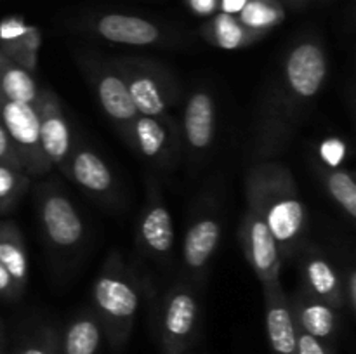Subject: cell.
Wrapping results in <instances>:
<instances>
[{
	"label": "cell",
	"mask_w": 356,
	"mask_h": 354,
	"mask_svg": "<svg viewBox=\"0 0 356 354\" xmlns=\"http://www.w3.org/2000/svg\"><path fill=\"white\" fill-rule=\"evenodd\" d=\"M329 62L316 40H302L291 49L284 62V92L287 101L305 104L315 99L325 83Z\"/></svg>",
	"instance_id": "4"
},
{
	"label": "cell",
	"mask_w": 356,
	"mask_h": 354,
	"mask_svg": "<svg viewBox=\"0 0 356 354\" xmlns=\"http://www.w3.org/2000/svg\"><path fill=\"white\" fill-rule=\"evenodd\" d=\"M115 69L124 78L139 115L160 120L167 117L174 101V85L162 69L139 61L120 62Z\"/></svg>",
	"instance_id": "5"
},
{
	"label": "cell",
	"mask_w": 356,
	"mask_h": 354,
	"mask_svg": "<svg viewBox=\"0 0 356 354\" xmlns=\"http://www.w3.org/2000/svg\"><path fill=\"white\" fill-rule=\"evenodd\" d=\"M296 314L305 333L312 337H329L336 325V309L330 307L322 298L315 297L308 290L298 292Z\"/></svg>",
	"instance_id": "18"
},
{
	"label": "cell",
	"mask_w": 356,
	"mask_h": 354,
	"mask_svg": "<svg viewBox=\"0 0 356 354\" xmlns=\"http://www.w3.org/2000/svg\"><path fill=\"white\" fill-rule=\"evenodd\" d=\"M139 243L143 250L159 260H165L174 246V224L170 212L156 187L149 191L148 203L139 221Z\"/></svg>",
	"instance_id": "10"
},
{
	"label": "cell",
	"mask_w": 356,
	"mask_h": 354,
	"mask_svg": "<svg viewBox=\"0 0 356 354\" xmlns=\"http://www.w3.org/2000/svg\"><path fill=\"white\" fill-rule=\"evenodd\" d=\"M94 87H96L97 101L104 113L115 124L120 125L122 132L127 130L129 125L139 113L120 73L111 68H99L94 73Z\"/></svg>",
	"instance_id": "11"
},
{
	"label": "cell",
	"mask_w": 356,
	"mask_h": 354,
	"mask_svg": "<svg viewBox=\"0 0 356 354\" xmlns=\"http://www.w3.org/2000/svg\"><path fill=\"white\" fill-rule=\"evenodd\" d=\"M66 172L72 176V179L79 186H82L89 193L106 196L113 191V174H111L106 162L92 149L80 148L76 151H72Z\"/></svg>",
	"instance_id": "15"
},
{
	"label": "cell",
	"mask_w": 356,
	"mask_h": 354,
	"mask_svg": "<svg viewBox=\"0 0 356 354\" xmlns=\"http://www.w3.org/2000/svg\"><path fill=\"white\" fill-rule=\"evenodd\" d=\"M94 305L104 318L127 323L139 307V287L118 260L110 259L92 287Z\"/></svg>",
	"instance_id": "6"
},
{
	"label": "cell",
	"mask_w": 356,
	"mask_h": 354,
	"mask_svg": "<svg viewBox=\"0 0 356 354\" xmlns=\"http://www.w3.org/2000/svg\"><path fill=\"white\" fill-rule=\"evenodd\" d=\"M245 2L247 0H222V9H225V14L240 12Z\"/></svg>",
	"instance_id": "32"
},
{
	"label": "cell",
	"mask_w": 356,
	"mask_h": 354,
	"mask_svg": "<svg viewBox=\"0 0 356 354\" xmlns=\"http://www.w3.org/2000/svg\"><path fill=\"white\" fill-rule=\"evenodd\" d=\"M21 294H23V290L17 287L16 281H14L13 276L9 274V271L0 264V297L13 298Z\"/></svg>",
	"instance_id": "28"
},
{
	"label": "cell",
	"mask_w": 356,
	"mask_h": 354,
	"mask_svg": "<svg viewBox=\"0 0 356 354\" xmlns=\"http://www.w3.org/2000/svg\"><path fill=\"white\" fill-rule=\"evenodd\" d=\"M221 219L214 214H202L186 229L183 243V262L191 278L205 276L221 242Z\"/></svg>",
	"instance_id": "9"
},
{
	"label": "cell",
	"mask_w": 356,
	"mask_h": 354,
	"mask_svg": "<svg viewBox=\"0 0 356 354\" xmlns=\"http://www.w3.org/2000/svg\"><path fill=\"white\" fill-rule=\"evenodd\" d=\"M0 120L19 155L28 176H42L51 170L40 142V124L35 104L16 103L0 97Z\"/></svg>",
	"instance_id": "3"
},
{
	"label": "cell",
	"mask_w": 356,
	"mask_h": 354,
	"mask_svg": "<svg viewBox=\"0 0 356 354\" xmlns=\"http://www.w3.org/2000/svg\"><path fill=\"white\" fill-rule=\"evenodd\" d=\"M240 12V23L256 35H261V31L268 30L280 19V12L263 0H247Z\"/></svg>",
	"instance_id": "26"
},
{
	"label": "cell",
	"mask_w": 356,
	"mask_h": 354,
	"mask_svg": "<svg viewBox=\"0 0 356 354\" xmlns=\"http://www.w3.org/2000/svg\"><path fill=\"white\" fill-rule=\"evenodd\" d=\"M38 47H40V33L33 26H28L17 37L0 40V51L30 73L37 69Z\"/></svg>",
	"instance_id": "21"
},
{
	"label": "cell",
	"mask_w": 356,
	"mask_h": 354,
	"mask_svg": "<svg viewBox=\"0 0 356 354\" xmlns=\"http://www.w3.org/2000/svg\"><path fill=\"white\" fill-rule=\"evenodd\" d=\"M40 224L49 242L58 248H72L83 238V222L72 201L56 189L40 198Z\"/></svg>",
	"instance_id": "8"
},
{
	"label": "cell",
	"mask_w": 356,
	"mask_h": 354,
	"mask_svg": "<svg viewBox=\"0 0 356 354\" xmlns=\"http://www.w3.org/2000/svg\"><path fill=\"white\" fill-rule=\"evenodd\" d=\"M23 354H45V353L40 349H28V351H24Z\"/></svg>",
	"instance_id": "34"
},
{
	"label": "cell",
	"mask_w": 356,
	"mask_h": 354,
	"mask_svg": "<svg viewBox=\"0 0 356 354\" xmlns=\"http://www.w3.org/2000/svg\"><path fill=\"white\" fill-rule=\"evenodd\" d=\"M344 295H348V304H350L351 311L356 309V271L351 269L348 273V280H346V288H343Z\"/></svg>",
	"instance_id": "31"
},
{
	"label": "cell",
	"mask_w": 356,
	"mask_h": 354,
	"mask_svg": "<svg viewBox=\"0 0 356 354\" xmlns=\"http://www.w3.org/2000/svg\"><path fill=\"white\" fill-rule=\"evenodd\" d=\"M184 141L195 153H205L211 148L216 134V104L207 90H197L184 106Z\"/></svg>",
	"instance_id": "12"
},
{
	"label": "cell",
	"mask_w": 356,
	"mask_h": 354,
	"mask_svg": "<svg viewBox=\"0 0 356 354\" xmlns=\"http://www.w3.org/2000/svg\"><path fill=\"white\" fill-rule=\"evenodd\" d=\"M0 163L10 165L17 170H23V163H21L19 155H17L16 148H14L13 141H10L9 134H7L6 127H3L2 120H0Z\"/></svg>",
	"instance_id": "27"
},
{
	"label": "cell",
	"mask_w": 356,
	"mask_h": 354,
	"mask_svg": "<svg viewBox=\"0 0 356 354\" xmlns=\"http://www.w3.org/2000/svg\"><path fill=\"white\" fill-rule=\"evenodd\" d=\"M124 137L127 139L132 148L138 149L146 158L162 162L169 155V144L172 135H170L165 121H162L160 118L138 115L127 127V130L124 132Z\"/></svg>",
	"instance_id": "17"
},
{
	"label": "cell",
	"mask_w": 356,
	"mask_h": 354,
	"mask_svg": "<svg viewBox=\"0 0 356 354\" xmlns=\"http://www.w3.org/2000/svg\"><path fill=\"white\" fill-rule=\"evenodd\" d=\"M325 186L330 196L348 214V217H356V184L353 176L346 170L334 169L325 172Z\"/></svg>",
	"instance_id": "24"
},
{
	"label": "cell",
	"mask_w": 356,
	"mask_h": 354,
	"mask_svg": "<svg viewBox=\"0 0 356 354\" xmlns=\"http://www.w3.org/2000/svg\"><path fill=\"white\" fill-rule=\"evenodd\" d=\"M38 87L30 71L0 51V97L16 103L35 104Z\"/></svg>",
	"instance_id": "19"
},
{
	"label": "cell",
	"mask_w": 356,
	"mask_h": 354,
	"mask_svg": "<svg viewBox=\"0 0 356 354\" xmlns=\"http://www.w3.org/2000/svg\"><path fill=\"white\" fill-rule=\"evenodd\" d=\"M247 207L240 221V245L245 260L256 273L263 287L280 285L282 257L277 242L264 221L263 210L256 198L245 191Z\"/></svg>",
	"instance_id": "2"
},
{
	"label": "cell",
	"mask_w": 356,
	"mask_h": 354,
	"mask_svg": "<svg viewBox=\"0 0 356 354\" xmlns=\"http://www.w3.org/2000/svg\"><path fill=\"white\" fill-rule=\"evenodd\" d=\"M259 35L247 30L240 21H236L232 14H219L211 23V40L216 45L225 49L243 47L250 40L257 38Z\"/></svg>",
	"instance_id": "22"
},
{
	"label": "cell",
	"mask_w": 356,
	"mask_h": 354,
	"mask_svg": "<svg viewBox=\"0 0 356 354\" xmlns=\"http://www.w3.org/2000/svg\"><path fill=\"white\" fill-rule=\"evenodd\" d=\"M291 2H294V3H301V2H305V0H291Z\"/></svg>",
	"instance_id": "35"
},
{
	"label": "cell",
	"mask_w": 356,
	"mask_h": 354,
	"mask_svg": "<svg viewBox=\"0 0 356 354\" xmlns=\"http://www.w3.org/2000/svg\"><path fill=\"white\" fill-rule=\"evenodd\" d=\"M30 176L23 170L0 163V214L14 207L17 200L24 194Z\"/></svg>",
	"instance_id": "25"
},
{
	"label": "cell",
	"mask_w": 356,
	"mask_h": 354,
	"mask_svg": "<svg viewBox=\"0 0 356 354\" xmlns=\"http://www.w3.org/2000/svg\"><path fill=\"white\" fill-rule=\"evenodd\" d=\"M191 2H193L195 7L204 10H209L212 6H214V0H191Z\"/></svg>",
	"instance_id": "33"
},
{
	"label": "cell",
	"mask_w": 356,
	"mask_h": 354,
	"mask_svg": "<svg viewBox=\"0 0 356 354\" xmlns=\"http://www.w3.org/2000/svg\"><path fill=\"white\" fill-rule=\"evenodd\" d=\"M0 264L21 290L28 283V255L23 236L13 222H0Z\"/></svg>",
	"instance_id": "20"
},
{
	"label": "cell",
	"mask_w": 356,
	"mask_h": 354,
	"mask_svg": "<svg viewBox=\"0 0 356 354\" xmlns=\"http://www.w3.org/2000/svg\"><path fill=\"white\" fill-rule=\"evenodd\" d=\"M35 108L40 124V142L45 158L51 165L61 167L66 170L68 160L72 156V134L68 121L61 111L58 97L51 90H38Z\"/></svg>",
	"instance_id": "7"
},
{
	"label": "cell",
	"mask_w": 356,
	"mask_h": 354,
	"mask_svg": "<svg viewBox=\"0 0 356 354\" xmlns=\"http://www.w3.org/2000/svg\"><path fill=\"white\" fill-rule=\"evenodd\" d=\"M245 191L259 203L282 260L294 257L305 239L308 214L291 170L280 162L256 163L247 174Z\"/></svg>",
	"instance_id": "1"
},
{
	"label": "cell",
	"mask_w": 356,
	"mask_h": 354,
	"mask_svg": "<svg viewBox=\"0 0 356 354\" xmlns=\"http://www.w3.org/2000/svg\"><path fill=\"white\" fill-rule=\"evenodd\" d=\"M302 273H305L306 290L309 294L322 298L332 309L343 307L344 283H341L330 260H327L316 250H306L302 257Z\"/></svg>",
	"instance_id": "14"
},
{
	"label": "cell",
	"mask_w": 356,
	"mask_h": 354,
	"mask_svg": "<svg viewBox=\"0 0 356 354\" xmlns=\"http://www.w3.org/2000/svg\"><path fill=\"white\" fill-rule=\"evenodd\" d=\"M198 302L190 285L179 283L167 294L163 305V328L172 340H183L193 332Z\"/></svg>",
	"instance_id": "16"
},
{
	"label": "cell",
	"mask_w": 356,
	"mask_h": 354,
	"mask_svg": "<svg viewBox=\"0 0 356 354\" xmlns=\"http://www.w3.org/2000/svg\"><path fill=\"white\" fill-rule=\"evenodd\" d=\"M96 31L108 42L122 45H145L159 44L162 40V31L152 21L127 14H104L96 21Z\"/></svg>",
	"instance_id": "13"
},
{
	"label": "cell",
	"mask_w": 356,
	"mask_h": 354,
	"mask_svg": "<svg viewBox=\"0 0 356 354\" xmlns=\"http://www.w3.org/2000/svg\"><path fill=\"white\" fill-rule=\"evenodd\" d=\"M322 155L327 162L336 165V163L344 156V144H341L339 141H327L325 144H323Z\"/></svg>",
	"instance_id": "30"
},
{
	"label": "cell",
	"mask_w": 356,
	"mask_h": 354,
	"mask_svg": "<svg viewBox=\"0 0 356 354\" xmlns=\"http://www.w3.org/2000/svg\"><path fill=\"white\" fill-rule=\"evenodd\" d=\"M298 353L299 354H325V351L322 349L320 342L316 340V337L308 335V333H301L298 337Z\"/></svg>",
	"instance_id": "29"
},
{
	"label": "cell",
	"mask_w": 356,
	"mask_h": 354,
	"mask_svg": "<svg viewBox=\"0 0 356 354\" xmlns=\"http://www.w3.org/2000/svg\"><path fill=\"white\" fill-rule=\"evenodd\" d=\"M99 326L94 319H76L66 333V354H94L99 346Z\"/></svg>",
	"instance_id": "23"
}]
</instances>
